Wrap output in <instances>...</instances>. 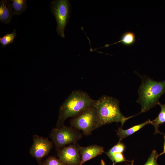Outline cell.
I'll list each match as a JSON object with an SVG mask.
<instances>
[{
	"label": "cell",
	"mask_w": 165,
	"mask_h": 165,
	"mask_svg": "<svg viewBox=\"0 0 165 165\" xmlns=\"http://www.w3.org/2000/svg\"><path fill=\"white\" fill-rule=\"evenodd\" d=\"M97 120V113L94 106L84 110L77 116L71 119V127L81 130L86 136L91 135L95 130Z\"/></svg>",
	"instance_id": "obj_5"
},
{
	"label": "cell",
	"mask_w": 165,
	"mask_h": 165,
	"mask_svg": "<svg viewBox=\"0 0 165 165\" xmlns=\"http://www.w3.org/2000/svg\"><path fill=\"white\" fill-rule=\"evenodd\" d=\"M163 138L164 139V142L163 146V151L162 153H160L159 155H158V157L160 155L165 153V134L164 135Z\"/></svg>",
	"instance_id": "obj_20"
},
{
	"label": "cell",
	"mask_w": 165,
	"mask_h": 165,
	"mask_svg": "<svg viewBox=\"0 0 165 165\" xmlns=\"http://www.w3.org/2000/svg\"><path fill=\"white\" fill-rule=\"evenodd\" d=\"M81 157L79 165L104 152V148L96 145L87 147H82L76 144Z\"/></svg>",
	"instance_id": "obj_9"
},
{
	"label": "cell",
	"mask_w": 165,
	"mask_h": 165,
	"mask_svg": "<svg viewBox=\"0 0 165 165\" xmlns=\"http://www.w3.org/2000/svg\"><path fill=\"white\" fill-rule=\"evenodd\" d=\"M150 123L151 120L148 119L142 123L134 126L127 130H123L122 127H119L118 130L116 131L118 137L119 138V141H121L128 136L133 134L146 125Z\"/></svg>",
	"instance_id": "obj_11"
},
{
	"label": "cell",
	"mask_w": 165,
	"mask_h": 165,
	"mask_svg": "<svg viewBox=\"0 0 165 165\" xmlns=\"http://www.w3.org/2000/svg\"><path fill=\"white\" fill-rule=\"evenodd\" d=\"M33 144L29 150L30 154L36 159L38 164L42 165L41 160L50 151L53 146L52 142L47 138L35 134L33 136Z\"/></svg>",
	"instance_id": "obj_7"
},
{
	"label": "cell",
	"mask_w": 165,
	"mask_h": 165,
	"mask_svg": "<svg viewBox=\"0 0 165 165\" xmlns=\"http://www.w3.org/2000/svg\"><path fill=\"white\" fill-rule=\"evenodd\" d=\"M42 165H67L54 156L48 157L43 163Z\"/></svg>",
	"instance_id": "obj_18"
},
{
	"label": "cell",
	"mask_w": 165,
	"mask_h": 165,
	"mask_svg": "<svg viewBox=\"0 0 165 165\" xmlns=\"http://www.w3.org/2000/svg\"><path fill=\"white\" fill-rule=\"evenodd\" d=\"M125 150V145L121 142V141H119L116 144L109 149L107 152H105L108 156L115 153H123L124 152Z\"/></svg>",
	"instance_id": "obj_16"
},
{
	"label": "cell",
	"mask_w": 165,
	"mask_h": 165,
	"mask_svg": "<svg viewBox=\"0 0 165 165\" xmlns=\"http://www.w3.org/2000/svg\"><path fill=\"white\" fill-rule=\"evenodd\" d=\"M119 103L117 99L106 95L96 100L94 106L97 111V120L95 130L113 122L121 123L122 127L127 120L136 115L124 116L120 111Z\"/></svg>",
	"instance_id": "obj_2"
},
{
	"label": "cell",
	"mask_w": 165,
	"mask_h": 165,
	"mask_svg": "<svg viewBox=\"0 0 165 165\" xmlns=\"http://www.w3.org/2000/svg\"><path fill=\"white\" fill-rule=\"evenodd\" d=\"M49 137L56 150L57 151L67 145L76 144L82 137V135L79 130L71 127L64 126L59 128H53Z\"/></svg>",
	"instance_id": "obj_4"
},
{
	"label": "cell",
	"mask_w": 165,
	"mask_h": 165,
	"mask_svg": "<svg viewBox=\"0 0 165 165\" xmlns=\"http://www.w3.org/2000/svg\"><path fill=\"white\" fill-rule=\"evenodd\" d=\"M69 2L68 0L52 1L50 9L55 17L57 23L56 31L62 38H64V30L70 16Z\"/></svg>",
	"instance_id": "obj_6"
},
{
	"label": "cell",
	"mask_w": 165,
	"mask_h": 165,
	"mask_svg": "<svg viewBox=\"0 0 165 165\" xmlns=\"http://www.w3.org/2000/svg\"><path fill=\"white\" fill-rule=\"evenodd\" d=\"M14 15L12 1H0V21L6 24L9 23Z\"/></svg>",
	"instance_id": "obj_10"
},
{
	"label": "cell",
	"mask_w": 165,
	"mask_h": 165,
	"mask_svg": "<svg viewBox=\"0 0 165 165\" xmlns=\"http://www.w3.org/2000/svg\"><path fill=\"white\" fill-rule=\"evenodd\" d=\"M139 75L141 83L138 90L139 97L136 102L141 105L140 114L158 105L160 97L165 93V80L157 81L145 75Z\"/></svg>",
	"instance_id": "obj_3"
},
{
	"label": "cell",
	"mask_w": 165,
	"mask_h": 165,
	"mask_svg": "<svg viewBox=\"0 0 165 165\" xmlns=\"http://www.w3.org/2000/svg\"><path fill=\"white\" fill-rule=\"evenodd\" d=\"M11 1L14 15H20L26 10L27 6L26 0Z\"/></svg>",
	"instance_id": "obj_14"
},
{
	"label": "cell",
	"mask_w": 165,
	"mask_h": 165,
	"mask_svg": "<svg viewBox=\"0 0 165 165\" xmlns=\"http://www.w3.org/2000/svg\"><path fill=\"white\" fill-rule=\"evenodd\" d=\"M59 159L67 165H79L81 157L76 145L70 144L57 151Z\"/></svg>",
	"instance_id": "obj_8"
},
{
	"label": "cell",
	"mask_w": 165,
	"mask_h": 165,
	"mask_svg": "<svg viewBox=\"0 0 165 165\" xmlns=\"http://www.w3.org/2000/svg\"><path fill=\"white\" fill-rule=\"evenodd\" d=\"M161 108V111L158 116L154 120L151 121L150 124L154 127L155 129V134L157 133L162 134L158 130L160 125L165 122V105H163L159 102L158 104Z\"/></svg>",
	"instance_id": "obj_13"
},
{
	"label": "cell",
	"mask_w": 165,
	"mask_h": 165,
	"mask_svg": "<svg viewBox=\"0 0 165 165\" xmlns=\"http://www.w3.org/2000/svg\"><path fill=\"white\" fill-rule=\"evenodd\" d=\"M16 31V30L14 29L12 33H7L0 37V43L2 47H5L13 42L17 35Z\"/></svg>",
	"instance_id": "obj_15"
},
{
	"label": "cell",
	"mask_w": 165,
	"mask_h": 165,
	"mask_svg": "<svg viewBox=\"0 0 165 165\" xmlns=\"http://www.w3.org/2000/svg\"><path fill=\"white\" fill-rule=\"evenodd\" d=\"M134 160H133L131 161V163L130 164H127V165H134Z\"/></svg>",
	"instance_id": "obj_22"
},
{
	"label": "cell",
	"mask_w": 165,
	"mask_h": 165,
	"mask_svg": "<svg viewBox=\"0 0 165 165\" xmlns=\"http://www.w3.org/2000/svg\"><path fill=\"white\" fill-rule=\"evenodd\" d=\"M101 165H106L104 161L102 159L101 160Z\"/></svg>",
	"instance_id": "obj_21"
},
{
	"label": "cell",
	"mask_w": 165,
	"mask_h": 165,
	"mask_svg": "<svg viewBox=\"0 0 165 165\" xmlns=\"http://www.w3.org/2000/svg\"><path fill=\"white\" fill-rule=\"evenodd\" d=\"M113 162V165L116 163L122 162L126 161L123 153L117 152L112 154L108 156Z\"/></svg>",
	"instance_id": "obj_17"
},
{
	"label": "cell",
	"mask_w": 165,
	"mask_h": 165,
	"mask_svg": "<svg viewBox=\"0 0 165 165\" xmlns=\"http://www.w3.org/2000/svg\"><path fill=\"white\" fill-rule=\"evenodd\" d=\"M95 102L85 92L73 91L60 107L56 128L64 126L67 118L77 116L86 109L94 106Z\"/></svg>",
	"instance_id": "obj_1"
},
{
	"label": "cell",
	"mask_w": 165,
	"mask_h": 165,
	"mask_svg": "<svg viewBox=\"0 0 165 165\" xmlns=\"http://www.w3.org/2000/svg\"><path fill=\"white\" fill-rule=\"evenodd\" d=\"M158 155L156 151L153 150L147 161L144 165H159L157 162Z\"/></svg>",
	"instance_id": "obj_19"
},
{
	"label": "cell",
	"mask_w": 165,
	"mask_h": 165,
	"mask_svg": "<svg viewBox=\"0 0 165 165\" xmlns=\"http://www.w3.org/2000/svg\"><path fill=\"white\" fill-rule=\"evenodd\" d=\"M136 40V37L135 34L131 31H127L122 34L119 41L110 45H106L105 47H108L118 43H121L123 45L126 46H131L134 43Z\"/></svg>",
	"instance_id": "obj_12"
}]
</instances>
